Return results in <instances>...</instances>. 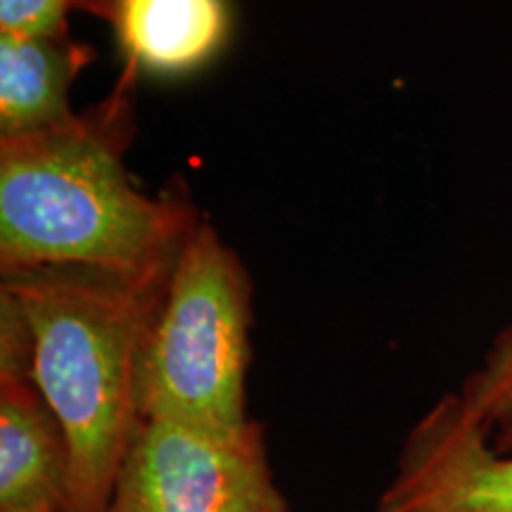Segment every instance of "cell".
<instances>
[{
    "label": "cell",
    "mask_w": 512,
    "mask_h": 512,
    "mask_svg": "<svg viewBox=\"0 0 512 512\" xmlns=\"http://www.w3.org/2000/svg\"><path fill=\"white\" fill-rule=\"evenodd\" d=\"M133 83L46 131L0 140V273L43 266L171 271L200 214L181 192L147 195L126 166Z\"/></svg>",
    "instance_id": "cell-1"
},
{
    "label": "cell",
    "mask_w": 512,
    "mask_h": 512,
    "mask_svg": "<svg viewBox=\"0 0 512 512\" xmlns=\"http://www.w3.org/2000/svg\"><path fill=\"white\" fill-rule=\"evenodd\" d=\"M169 273L79 266L0 273V316L17 328L27 373L67 434L64 512H107L143 420L140 363Z\"/></svg>",
    "instance_id": "cell-2"
},
{
    "label": "cell",
    "mask_w": 512,
    "mask_h": 512,
    "mask_svg": "<svg viewBox=\"0 0 512 512\" xmlns=\"http://www.w3.org/2000/svg\"><path fill=\"white\" fill-rule=\"evenodd\" d=\"M252 283L238 252L200 221L178 252L140 363V415L247 427Z\"/></svg>",
    "instance_id": "cell-3"
},
{
    "label": "cell",
    "mask_w": 512,
    "mask_h": 512,
    "mask_svg": "<svg viewBox=\"0 0 512 512\" xmlns=\"http://www.w3.org/2000/svg\"><path fill=\"white\" fill-rule=\"evenodd\" d=\"M107 512H287L259 422L235 432L143 418Z\"/></svg>",
    "instance_id": "cell-4"
},
{
    "label": "cell",
    "mask_w": 512,
    "mask_h": 512,
    "mask_svg": "<svg viewBox=\"0 0 512 512\" xmlns=\"http://www.w3.org/2000/svg\"><path fill=\"white\" fill-rule=\"evenodd\" d=\"M377 512H512V453L444 394L408 430Z\"/></svg>",
    "instance_id": "cell-5"
},
{
    "label": "cell",
    "mask_w": 512,
    "mask_h": 512,
    "mask_svg": "<svg viewBox=\"0 0 512 512\" xmlns=\"http://www.w3.org/2000/svg\"><path fill=\"white\" fill-rule=\"evenodd\" d=\"M69 444L27 370L0 366V512H64Z\"/></svg>",
    "instance_id": "cell-6"
},
{
    "label": "cell",
    "mask_w": 512,
    "mask_h": 512,
    "mask_svg": "<svg viewBox=\"0 0 512 512\" xmlns=\"http://www.w3.org/2000/svg\"><path fill=\"white\" fill-rule=\"evenodd\" d=\"M126 69L178 79L200 72L226 46V0H117L112 19Z\"/></svg>",
    "instance_id": "cell-7"
},
{
    "label": "cell",
    "mask_w": 512,
    "mask_h": 512,
    "mask_svg": "<svg viewBox=\"0 0 512 512\" xmlns=\"http://www.w3.org/2000/svg\"><path fill=\"white\" fill-rule=\"evenodd\" d=\"M95 50L69 31L53 36L0 34V140L29 136L74 117L72 86Z\"/></svg>",
    "instance_id": "cell-8"
},
{
    "label": "cell",
    "mask_w": 512,
    "mask_h": 512,
    "mask_svg": "<svg viewBox=\"0 0 512 512\" xmlns=\"http://www.w3.org/2000/svg\"><path fill=\"white\" fill-rule=\"evenodd\" d=\"M458 399L472 422L501 453L512 451V318L465 377Z\"/></svg>",
    "instance_id": "cell-9"
},
{
    "label": "cell",
    "mask_w": 512,
    "mask_h": 512,
    "mask_svg": "<svg viewBox=\"0 0 512 512\" xmlns=\"http://www.w3.org/2000/svg\"><path fill=\"white\" fill-rule=\"evenodd\" d=\"M76 0H0V34L53 36L69 31Z\"/></svg>",
    "instance_id": "cell-10"
},
{
    "label": "cell",
    "mask_w": 512,
    "mask_h": 512,
    "mask_svg": "<svg viewBox=\"0 0 512 512\" xmlns=\"http://www.w3.org/2000/svg\"><path fill=\"white\" fill-rule=\"evenodd\" d=\"M114 5H117V0H76V10L93 12V15L105 19H112Z\"/></svg>",
    "instance_id": "cell-11"
}]
</instances>
